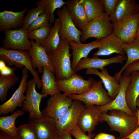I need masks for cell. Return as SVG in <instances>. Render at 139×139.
Instances as JSON below:
<instances>
[{
	"label": "cell",
	"instance_id": "cell-1",
	"mask_svg": "<svg viewBox=\"0 0 139 139\" xmlns=\"http://www.w3.org/2000/svg\"><path fill=\"white\" fill-rule=\"evenodd\" d=\"M109 113L102 112L101 123L105 121L111 131L118 132L117 139H122L131 134L137 127L138 119L136 116L129 115L123 111L116 110L109 111Z\"/></svg>",
	"mask_w": 139,
	"mask_h": 139
},
{
	"label": "cell",
	"instance_id": "cell-2",
	"mask_svg": "<svg viewBox=\"0 0 139 139\" xmlns=\"http://www.w3.org/2000/svg\"><path fill=\"white\" fill-rule=\"evenodd\" d=\"M70 49L69 42L66 39H61L56 50L47 53L54 68L56 80L67 79L76 73L72 68Z\"/></svg>",
	"mask_w": 139,
	"mask_h": 139
},
{
	"label": "cell",
	"instance_id": "cell-3",
	"mask_svg": "<svg viewBox=\"0 0 139 139\" xmlns=\"http://www.w3.org/2000/svg\"><path fill=\"white\" fill-rule=\"evenodd\" d=\"M0 60L4 62L8 66H14L17 68L23 67L30 71L35 80L36 86L39 89L42 87L41 80L38 71L33 67L31 58L28 51L16 49H8L0 47Z\"/></svg>",
	"mask_w": 139,
	"mask_h": 139
},
{
	"label": "cell",
	"instance_id": "cell-4",
	"mask_svg": "<svg viewBox=\"0 0 139 139\" xmlns=\"http://www.w3.org/2000/svg\"><path fill=\"white\" fill-rule=\"evenodd\" d=\"M80 41L83 42L89 38L99 40L113 33V25L109 16L105 12L88 22L81 29Z\"/></svg>",
	"mask_w": 139,
	"mask_h": 139
},
{
	"label": "cell",
	"instance_id": "cell-5",
	"mask_svg": "<svg viewBox=\"0 0 139 139\" xmlns=\"http://www.w3.org/2000/svg\"><path fill=\"white\" fill-rule=\"evenodd\" d=\"M103 84L100 79L98 81L94 80L91 89L88 92L81 94H71L68 96L73 100L80 101L86 105H105L113 100L103 88Z\"/></svg>",
	"mask_w": 139,
	"mask_h": 139
},
{
	"label": "cell",
	"instance_id": "cell-6",
	"mask_svg": "<svg viewBox=\"0 0 139 139\" xmlns=\"http://www.w3.org/2000/svg\"><path fill=\"white\" fill-rule=\"evenodd\" d=\"M73 100L61 93L51 96L42 111L43 117L56 122L70 107Z\"/></svg>",
	"mask_w": 139,
	"mask_h": 139
},
{
	"label": "cell",
	"instance_id": "cell-7",
	"mask_svg": "<svg viewBox=\"0 0 139 139\" xmlns=\"http://www.w3.org/2000/svg\"><path fill=\"white\" fill-rule=\"evenodd\" d=\"M94 81L92 77L85 80L76 73L67 79L56 80L59 90L67 96L72 94H82L88 92L91 89Z\"/></svg>",
	"mask_w": 139,
	"mask_h": 139
},
{
	"label": "cell",
	"instance_id": "cell-8",
	"mask_svg": "<svg viewBox=\"0 0 139 139\" xmlns=\"http://www.w3.org/2000/svg\"><path fill=\"white\" fill-rule=\"evenodd\" d=\"M27 88L22 110L29 113V120H35L44 117L40 110V105L44 96L38 93L36 89V83L33 78L27 81Z\"/></svg>",
	"mask_w": 139,
	"mask_h": 139
},
{
	"label": "cell",
	"instance_id": "cell-9",
	"mask_svg": "<svg viewBox=\"0 0 139 139\" xmlns=\"http://www.w3.org/2000/svg\"><path fill=\"white\" fill-rule=\"evenodd\" d=\"M85 106L80 101L73 100L70 107L56 122L57 132L59 135L70 132L77 125L79 116Z\"/></svg>",
	"mask_w": 139,
	"mask_h": 139
},
{
	"label": "cell",
	"instance_id": "cell-10",
	"mask_svg": "<svg viewBox=\"0 0 139 139\" xmlns=\"http://www.w3.org/2000/svg\"><path fill=\"white\" fill-rule=\"evenodd\" d=\"M56 14L60 21L59 34L61 39H66L69 42H81L82 31L74 24L66 5L57 10Z\"/></svg>",
	"mask_w": 139,
	"mask_h": 139
},
{
	"label": "cell",
	"instance_id": "cell-11",
	"mask_svg": "<svg viewBox=\"0 0 139 139\" xmlns=\"http://www.w3.org/2000/svg\"><path fill=\"white\" fill-rule=\"evenodd\" d=\"M29 70L24 67L22 71V77L20 84L11 97L0 105V115L14 112L18 107H22L25 99L24 93L27 88Z\"/></svg>",
	"mask_w": 139,
	"mask_h": 139
},
{
	"label": "cell",
	"instance_id": "cell-12",
	"mask_svg": "<svg viewBox=\"0 0 139 139\" xmlns=\"http://www.w3.org/2000/svg\"><path fill=\"white\" fill-rule=\"evenodd\" d=\"M4 34L3 47L5 48L28 51L31 47V42L29 39L27 30L22 27L6 30L4 31Z\"/></svg>",
	"mask_w": 139,
	"mask_h": 139
},
{
	"label": "cell",
	"instance_id": "cell-13",
	"mask_svg": "<svg viewBox=\"0 0 139 139\" xmlns=\"http://www.w3.org/2000/svg\"><path fill=\"white\" fill-rule=\"evenodd\" d=\"M139 25V13L124 19L113 25V33L124 43L131 42L136 38Z\"/></svg>",
	"mask_w": 139,
	"mask_h": 139
},
{
	"label": "cell",
	"instance_id": "cell-14",
	"mask_svg": "<svg viewBox=\"0 0 139 139\" xmlns=\"http://www.w3.org/2000/svg\"><path fill=\"white\" fill-rule=\"evenodd\" d=\"M131 79V76L122 75L119 82L120 88L119 92L115 99L109 103L102 106H97L101 112L116 110H121L129 115H135L128 107L126 101L125 92Z\"/></svg>",
	"mask_w": 139,
	"mask_h": 139
},
{
	"label": "cell",
	"instance_id": "cell-15",
	"mask_svg": "<svg viewBox=\"0 0 139 139\" xmlns=\"http://www.w3.org/2000/svg\"><path fill=\"white\" fill-rule=\"evenodd\" d=\"M82 111L79 116L77 125L85 133L86 132L91 137L92 133L99 122H101L102 112L95 105H86Z\"/></svg>",
	"mask_w": 139,
	"mask_h": 139
},
{
	"label": "cell",
	"instance_id": "cell-16",
	"mask_svg": "<svg viewBox=\"0 0 139 139\" xmlns=\"http://www.w3.org/2000/svg\"><path fill=\"white\" fill-rule=\"evenodd\" d=\"M127 59L126 55H120L108 59H101L95 56H93L91 58L87 57L82 59L79 61L75 71L76 73L80 70L85 69H99L102 70L106 66L111 64H123Z\"/></svg>",
	"mask_w": 139,
	"mask_h": 139
},
{
	"label": "cell",
	"instance_id": "cell-17",
	"mask_svg": "<svg viewBox=\"0 0 139 139\" xmlns=\"http://www.w3.org/2000/svg\"><path fill=\"white\" fill-rule=\"evenodd\" d=\"M30 40L32 46L28 52L31 58L34 69L36 70L37 68L38 73H42L43 67H45L55 73L54 68L45 49L33 40Z\"/></svg>",
	"mask_w": 139,
	"mask_h": 139
},
{
	"label": "cell",
	"instance_id": "cell-18",
	"mask_svg": "<svg viewBox=\"0 0 139 139\" xmlns=\"http://www.w3.org/2000/svg\"><path fill=\"white\" fill-rule=\"evenodd\" d=\"M99 40L100 45L97 51L93 54V56H108L114 53L125 55L122 47L123 42L114 33Z\"/></svg>",
	"mask_w": 139,
	"mask_h": 139
},
{
	"label": "cell",
	"instance_id": "cell-19",
	"mask_svg": "<svg viewBox=\"0 0 139 139\" xmlns=\"http://www.w3.org/2000/svg\"><path fill=\"white\" fill-rule=\"evenodd\" d=\"M139 13V6L135 0H118L114 13L109 16L113 24Z\"/></svg>",
	"mask_w": 139,
	"mask_h": 139
},
{
	"label": "cell",
	"instance_id": "cell-20",
	"mask_svg": "<svg viewBox=\"0 0 139 139\" xmlns=\"http://www.w3.org/2000/svg\"><path fill=\"white\" fill-rule=\"evenodd\" d=\"M86 74L98 76L102 80L109 97L112 100L115 99L120 91V84L119 81L109 74L107 68H105L101 72L97 69H87Z\"/></svg>",
	"mask_w": 139,
	"mask_h": 139
},
{
	"label": "cell",
	"instance_id": "cell-21",
	"mask_svg": "<svg viewBox=\"0 0 139 139\" xmlns=\"http://www.w3.org/2000/svg\"><path fill=\"white\" fill-rule=\"evenodd\" d=\"M70 48L72 50L73 58L71 67L75 72L76 67L79 61L88 57L90 52L93 49L98 48L100 44L99 40L90 42L83 44L81 42L71 41L69 42Z\"/></svg>",
	"mask_w": 139,
	"mask_h": 139
},
{
	"label": "cell",
	"instance_id": "cell-22",
	"mask_svg": "<svg viewBox=\"0 0 139 139\" xmlns=\"http://www.w3.org/2000/svg\"><path fill=\"white\" fill-rule=\"evenodd\" d=\"M33 125L37 139H50L58 134L56 122L44 117L37 119L29 120Z\"/></svg>",
	"mask_w": 139,
	"mask_h": 139
},
{
	"label": "cell",
	"instance_id": "cell-23",
	"mask_svg": "<svg viewBox=\"0 0 139 139\" xmlns=\"http://www.w3.org/2000/svg\"><path fill=\"white\" fill-rule=\"evenodd\" d=\"M28 10V8L26 7L18 12L5 10L0 12V30L4 31L22 26L24 15Z\"/></svg>",
	"mask_w": 139,
	"mask_h": 139
},
{
	"label": "cell",
	"instance_id": "cell-24",
	"mask_svg": "<svg viewBox=\"0 0 139 139\" xmlns=\"http://www.w3.org/2000/svg\"><path fill=\"white\" fill-rule=\"evenodd\" d=\"M71 17L76 26L81 30L88 22L82 0L65 1Z\"/></svg>",
	"mask_w": 139,
	"mask_h": 139
},
{
	"label": "cell",
	"instance_id": "cell-25",
	"mask_svg": "<svg viewBox=\"0 0 139 139\" xmlns=\"http://www.w3.org/2000/svg\"><path fill=\"white\" fill-rule=\"evenodd\" d=\"M131 79L126 90L125 98L127 105L134 114L136 111V100L139 96V71L131 75Z\"/></svg>",
	"mask_w": 139,
	"mask_h": 139
},
{
	"label": "cell",
	"instance_id": "cell-26",
	"mask_svg": "<svg viewBox=\"0 0 139 139\" xmlns=\"http://www.w3.org/2000/svg\"><path fill=\"white\" fill-rule=\"evenodd\" d=\"M41 76L42 89L41 94L44 97L48 95L53 96L60 93L57 85L54 73L44 67Z\"/></svg>",
	"mask_w": 139,
	"mask_h": 139
},
{
	"label": "cell",
	"instance_id": "cell-27",
	"mask_svg": "<svg viewBox=\"0 0 139 139\" xmlns=\"http://www.w3.org/2000/svg\"><path fill=\"white\" fill-rule=\"evenodd\" d=\"M122 47L126 55L127 59L125 64L114 76V77L119 81L128 66L131 63L139 60V39L135 38L130 43H123Z\"/></svg>",
	"mask_w": 139,
	"mask_h": 139
},
{
	"label": "cell",
	"instance_id": "cell-28",
	"mask_svg": "<svg viewBox=\"0 0 139 139\" xmlns=\"http://www.w3.org/2000/svg\"><path fill=\"white\" fill-rule=\"evenodd\" d=\"M60 27V19L58 18L56 19L48 36L40 45L47 53L54 51L57 48L61 40L59 34Z\"/></svg>",
	"mask_w": 139,
	"mask_h": 139
},
{
	"label": "cell",
	"instance_id": "cell-29",
	"mask_svg": "<svg viewBox=\"0 0 139 139\" xmlns=\"http://www.w3.org/2000/svg\"><path fill=\"white\" fill-rule=\"evenodd\" d=\"M25 112L22 110L18 109L11 115L0 117V130L12 137L18 135L17 127L15 122L17 118L23 115Z\"/></svg>",
	"mask_w": 139,
	"mask_h": 139
},
{
	"label": "cell",
	"instance_id": "cell-30",
	"mask_svg": "<svg viewBox=\"0 0 139 139\" xmlns=\"http://www.w3.org/2000/svg\"><path fill=\"white\" fill-rule=\"evenodd\" d=\"M88 22L104 13L101 0H82Z\"/></svg>",
	"mask_w": 139,
	"mask_h": 139
},
{
	"label": "cell",
	"instance_id": "cell-31",
	"mask_svg": "<svg viewBox=\"0 0 139 139\" xmlns=\"http://www.w3.org/2000/svg\"><path fill=\"white\" fill-rule=\"evenodd\" d=\"M19 80L18 76L15 73L7 76L0 75V100L6 101L8 89L14 86Z\"/></svg>",
	"mask_w": 139,
	"mask_h": 139
},
{
	"label": "cell",
	"instance_id": "cell-32",
	"mask_svg": "<svg viewBox=\"0 0 139 139\" xmlns=\"http://www.w3.org/2000/svg\"><path fill=\"white\" fill-rule=\"evenodd\" d=\"M36 4L37 6H42L45 8V11L49 13L51 26L54 24L56 19L54 15L55 10L61 8L66 4L65 1L63 0H40L36 2Z\"/></svg>",
	"mask_w": 139,
	"mask_h": 139
},
{
	"label": "cell",
	"instance_id": "cell-33",
	"mask_svg": "<svg viewBox=\"0 0 139 139\" xmlns=\"http://www.w3.org/2000/svg\"><path fill=\"white\" fill-rule=\"evenodd\" d=\"M45 11V8L41 5H39L36 8H32L28 10L26 15L23 19L22 27L27 29L38 17Z\"/></svg>",
	"mask_w": 139,
	"mask_h": 139
},
{
	"label": "cell",
	"instance_id": "cell-34",
	"mask_svg": "<svg viewBox=\"0 0 139 139\" xmlns=\"http://www.w3.org/2000/svg\"><path fill=\"white\" fill-rule=\"evenodd\" d=\"M51 27L50 25L28 32L29 38L34 40L35 42L39 45L46 39L48 36Z\"/></svg>",
	"mask_w": 139,
	"mask_h": 139
},
{
	"label": "cell",
	"instance_id": "cell-35",
	"mask_svg": "<svg viewBox=\"0 0 139 139\" xmlns=\"http://www.w3.org/2000/svg\"><path fill=\"white\" fill-rule=\"evenodd\" d=\"M17 131L21 139H37L33 126L29 122L19 126Z\"/></svg>",
	"mask_w": 139,
	"mask_h": 139
},
{
	"label": "cell",
	"instance_id": "cell-36",
	"mask_svg": "<svg viewBox=\"0 0 139 139\" xmlns=\"http://www.w3.org/2000/svg\"><path fill=\"white\" fill-rule=\"evenodd\" d=\"M50 15L49 13L45 11L40 15L27 29L28 32L50 25Z\"/></svg>",
	"mask_w": 139,
	"mask_h": 139
},
{
	"label": "cell",
	"instance_id": "cell-37",
	"mask_svg": "<svg viewBox=\"0 0 139 139\" xmlns=\"http://www.w3.org/2000/svg\"><path fill=\"white\" fill-rule=\"evenodd\" d=\"M118 0H101L105 13L109 16L114 12Z\"/></svg>",
	"mask_w": 139,
	"mask_h": 139
},
{
	"label": "cell",
	"instance_id": "cell-38",
	"mask_svg": "<svg viewBox=\"0 0 139 139\" xmlns=\"http://www.w3.org/2000/svg\"><path fill=\"white\" fill-rule=\"evenodd\" d=\"M17 69L16 67L11 68L6 65L5 63L0 60V75L5 76L11 75L14 73V71Z\"/></svg>",
	"mask_w": 139,
	"mask_h": 139
},
{
	"label": "cell",
	"instance_id": "cell-39",
	"mask_svg": "<svg viewBox=\"0 0 139 139\" xmlns=\"http://www.w3.org/2000/svg\"><path fill=\"white\" fill-rule=\"evenodd\" d=\"M75 139H91V137L84 133L77 125L70 132Z\"/></svg>",
	"mask_w": 139,
	"mask_h": 139
},
{
	"label": "cell",
	"instance_id": "cell-40",
	"mask_svg": "<svg viewBox=\"0 0 139 139\" xmlns=\"http://www.w3.org/2000/svg\"><path fill=\"white\" fill-rule=\"evenodd\" d=\"M135 71H139V60L134 61L129 64L123 73V75H130Z\"/></svg>",
	"mask_w": 139,
	"mask_h": 139
},
{
	"label": "cell",
	"instance_id": "cell-41",
	"mask_svg": "<svg viewBox=\"0 0 139 139\" xmlns=\"http://www.w3.org/2000/svg\"><path fill=\"white\" fill-rule=\"evenodd\" d=\"M94 139H116V138L113 135L101 132L97 134Z\"/></svg>",
	"mask_w": 139,
	"mask_h": 139
},
{
	"label": "cell",
	"instance_id": "cell-42",
	"mask_svg": "<svg viewBox=\"0 0 139 139\" xmlns=\"http://www.w3.org/2000/svg\"><path fill=\"white\" fill-rule=\"evenodd\" d=\"M122 139H139V126L129 135Z\"/></svg>",
	"mask_w": 139,
	"mask_h": 139
},
{
	"label": "cell",
	"instance_id": "cell-43",
	"mask_svg": "<svg viewBox=\"0 0 139 139\" xmlns=\"http://www.w3.org/2000/svg\"><path fill=\"white\" fill-rule=\"evenodd\" d=\"M0 139H21V138L19 135L16 136L12 137L1 131Z\"/></svg>",
	"mask_w": 139,
	"mask_h": 139
},
{
	"label": "cell",
	"instance_id": "cell-44",
	"mask_svg": "<svg viewBox=\"0 0 139 139\" xmlns=\"http://www.w3.org/2000/svg\"><path fill=\"white\" fill-rule=\"evenodd\" d=\"M71 135L70 132H68L63 134L59 136L62 139H72Z\"/></svg>",
	"mask_w": 139,
	"mask_h": 139
},
{
	"label": "cell",
	"instance_id": "cell-45",
	"mask_svg": "<svg viewBox=\"0 0 139 139\" xmlns=\"http://www.w3.org/2000/svg\"><path fill=\"white\" fill-rule=\"evenodd\" d=\"M134 115L136 116L137 117L138 119V124L137 127L139 126V108L138 109H137L136 112L134 114Z\"/></svg>",
	"mask_w": 139,
	"mask_h": 139
},
{
	"label": "cell",
	"instance_id": "cell-46",
	"mask_svg": "<svg viewBox=\"0 0 139 139\" xmlns=\"http://www.w3.org/2000/svg\"><path fill=\"white\" fill-rule=\"evenodd\" d=\"M136 105L139 108V96L137 98L136 101Z\"/></svg>",
	"mask_w": 139,
	"mask_h": 139
},
{
	"label": "cell",
	"instance_id": "cell-47",
	"mask_svg": "<svg viewBox=\"0 0 139 139\" xmlns=\"http://www.w3.org/2000/svg\"><path fill=\"white\" fill-rule=\"evenodd\" d=\"M50 139H62L59 135L56 136Z\"/></svg>",
	"mask_w": 139,
	"mask_h": 139
},
{
	"label": "cell",
	"instance_id": "cell-48",
	"mask_svg": "<svg viewBox=\"0 0 139 139\" xmlns=\"http://www.w3.org/2000/svg\"><path fill=\"white\" fill-rule=\"evenodd\" d=\"M136 38L139 39V25Z\"/></svg>",
	"mask_w": 139,
	"mask_h": 139
},
{
	"label": "cell",
	"instance_id": "cell-49",
	"mask_svg": "<svg viewBox=\"0 0 139 139\" xmlns=\"http://www.w3.org/2000/svg\"></svg>",
	"mask_w": 139,
	"mask_h": 139
}]
</instances>
